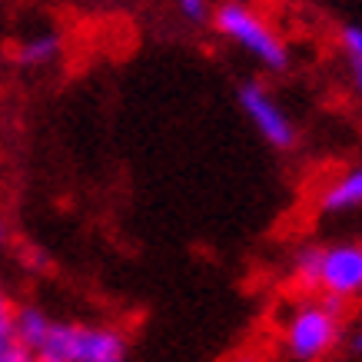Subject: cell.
<instances>
[{
	"instance_id": "6da1fadb",
	"label": "cell",
	"mask_w": 362,
	"mask_h": 362,
	"mask_svg": "<svg viewBox=\"0 0 362 362\" xmlns=\"http://www.w3.org/2000/svg\"><path fill=\"white\" fill-rule=\"evenodd\" d=\"M339 303L326 296H299L279 319V346L293 362H322L339 349L346 319Z\"/></svg>"
},
{
	"instance_id": "7a4b0ae2",
	"label": "cell",
	"mask_w": 362,
	"mask_h": 362,
	"mask_svg": "<svg viewBox=\"0 0 362 362\" xmlns=\"http://www.w3.org/2000/svg\"><path fill=\"white\" fill-rule=\"evenodd\" d=\"M130 342L113 322H77L54 319L33 359L50 362H127Z\"/></svg>"
},
{
	"instance_id": "3957f363",
	"label": "cell",
	"mask_w": 362,
	"mask_h": 362,
	"mask_svg": "<svg viewBox=\"0 0 362 362\" xmlns=\"http://www.w3.org/2000/svg\"><path fill=\"white\" fill-rule=\"evenodd\" d=\"M213 23L220 37H226L233 47H240L256 60V64L269 70V74H283L289 70V47H286L283 33L266 21L246 0H220L213 11Z\"/></svg>"
},
{
	"instance_id": "277c9868",
	"label": "cell",
	"mask_w": 362,
	"mask_h": 362,
	"mask_svg": "<svg viewBox=\"0 0 362 362\" xmlns=\"http://www.w3.org/2000/svg\"><path fill=\"white\" fill-rule=\"evenodd\" d=\"M316 296H326L339 306L362 299V243L342 240L319 246Z\"/></svg>"
},
{
	"instance_id": "5b68a950",
	"label": "cell",
	"mask_w": 362,
	"mask_h": 362,
	"mask_svg": "<svg viewBox=\"0 0 362 362\" xmlns=\"http://www.w3.org/2000/svg\"><path fill=\"white\" fill-rule=\"evenodd\" d=\"M243 113L250 117V123L256 127V133L263 136L273 150H293L299 143V130L293 117L283 110V103L273 97V90L259 83V80H246L236 93Z\"/></svg>"
},
{
	"instance_id": "8992f818",
	"label": "cell",
	"mask_w": 362,
	"mask_h": 362,
	"mask_svg": "<svg viewBox=\"0 0 362 362\" xmlns=\"http://www.w3.org/2000/svg\"><path fill=\"white\" fill-rule=\"evenodd\" d=\"M316 206L326 216H342V213L362 209V163L342 170L339 176H332L329 183L319 189Z\"/></svg>"
},
{
	"instance_id": "52a82bcc",
	"label": "cell",
	"mask_w": 362,
	"mask_h": 362,
	"mask_svg": "<svg viewBox=\"0 0 362 362\" xmlns=\"http://www.w3.org/2000/svg\"><path fill=\"white\" fill-rule=\"evenodd\" d=\"M60 54H64V40H60V33H54V30L30 33V37H23L21 44L13 47L17 66H27V70H44V66L57 64Z\"/></svg>"
},
{
	"instance_id": "ba28073f",
	"label": "cell",
	"mask_w": 362,
	"mask_h": 362,
	"mask_svg": "<svg viewBox=\"0 0 362 362\" xmlns=\"http://www.w3.org/2000/svg\"><path fill=\"white\" fill-rule=\"evenodd\" d=\"M50 322H54V316H50L47 309L33 306V303L13 306V336H17L30 352L40 349V342H44L47 329H50Z\"/></svg>"
},
{
	"instance_id": "9c48e42d",
	"label": "cell",
	"mask_w": 362,
	"mask_h": 362,
	"mask_svg": "<svg viewBox=\"0 0 362 362\" xmlns=\"http://www.w3.org/2000/svg\"><path fill=\"white\" fill-rule=\"evenodd\" d=\"M289 283L296 286L303 296H316L319 283V243H306L293 252L289 259Z\"/></svg>"
},
{
	"instance_id": "30bf717a",
	"label": "cell",
	"mask_w": 362,
	"mask_h": 362,
	"mask_svg": "<svg viewBox=\"0 0 362 362\" xmlns=\"http://www.w3.org/2000/svg\"><path fill=\"white\" fill-rule=\"evenodd\" d=\"M339 47L342 54L349 57V64H362V27L359 23H346V27H339Z\"/></svg>"
},
{
	"instance_id": "8fae6325",
	"label": "cell",
	"mask_w": 362,
	"mask_h": 362,
	"mask_svg": "<svg viewBox=\"0 0 362 362\" xmlns=\"http://www.w3.org/2000/svg\"><path fill=\"white\" fill-rule=\"evenodd\" d=\"M173 7L189 23H206L213 17V0H173Z\"/></svg>"
},
{
	"instance_id": "7c38bea8",
	"label": "cell",
	"mask_w": 362,
	"mask_h": 362,
	"mask_svg": "<svg viewBox=\"0 0 362 362\" xmlns=\"http://www.w3.org/2000/svg\"><path fill=\"white\" fill-rule=\"evenodd\" d=\"M0 362H33V352L13 332L0 336Z\"/></svg>"
},
{
	"instance_id": "4fadbf2b",
	"label": "cell",
	"mask_w": 362,
	"mask_h": 362,
	"mask_svg": "<svg viewBox=\"0 0 362 362\" xmlns=\"http://www.w3.org/2000/svg\"><path fill=\"white\" fill-rule=\"evenodd\" d=\"M342 342H346V349H349L352 359H362V319L349 332H342Z\"/></svg>"
},
{
	"instance_id": "5bb4252c",
	"label": "cell",
	"mask_w": 362,
	"mask_h": 362,
	"mask_svg": "<svg viewBox=\"0 0 362 362\" xmlns=\"http://www.w3.org/2000/svg\"><path fill=\"white\" fill-rule=\"evenodd\" d=\"M7 332H13V303L0 289V336H7Z\"/></svg>"
},
{
	"instance_id": "9a60e30c",
	"label": "cell",
	"mask_w": 362,
	"mask_h": 362,
	"mask_svg": "<svg viewBox=\"0 0 362 362\" xmlns=\"http://www.w3.org/2000/svg\"><path fill=\"white\" fill-rule=\"evenodd\" d=\"M352 83H356V90L362 93V64H356L352 66Z\"/></svg>"
},
{
	"instance_id": "2e32d148",
	"label": "cell",
	"mask_w": 362,
	"mask_h": 362,
	"mask_svg": "<svg viewBox=\"0 0 362 362\" xmlns=\"http://www.w3.org/2000/svg\"><path fill=\"white\" fill-rule=\"evenodd\" d=\"M226 362H259L252 352H240V356H233V359H226Z\"/></svg>"
},
{
	"instance_id": "e0dca14e",
	"label": "cell",
	"mask_w": 362,
	"mask_h": 362,
	"mask_svg": "<svg viewBox=\"0 0 362 362\" xmlns=\"http://www.w3.org/2000/svg\"><path fill=\"white\" fill-rule=\"evenodd\" d=\"M7 240H11V233H7V223L0 220V250H4V246H7Z\"/></svg>"
},
{
	"instance_id": "ac0fdd59",
	"label": "cell",
	"mask_w": 362,
	"mask_h": 362,
	"mask_svg": "<svg viewBox=\"0 0 362 362\" xmlns=\"http://www.w3.org/2000/svg\"><path fill=\"white\" fill-rule=\"evenodd\" d=\"M33 362H50V359H33Z\"/></svg>"
}]
</instances>
